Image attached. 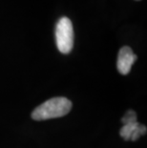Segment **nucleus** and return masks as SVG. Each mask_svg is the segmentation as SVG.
<instances>
[{"label":"nucleus","instance_id":"obj_1","mask_svg":"<svg viewBox=\"0 0 147 148\" xmlns=\"http://www.w3.org/2000/svg\"><path fill=\"white\" fill-rule=\"evenodd\" d=\"M71 109L72 102L67 97H53L36 107L32 113V118L34 121H46L50 119L60 118L67 115Z\"/></svg>","mask_w":147,"mask_h":148},{"label":"nucleus","instance_id":"obj_2","mask_svg":"<svg viewBox=\"0 0 147 148\" xmlns=\"http://www.w3.org/2000/svg\"><path fill=\"white\" fill-rule=\"evenodd\" d=\"M55 42L58 51L67 55L74 46V28L68 17H61L55 27Z\"/></svg>","mask_w":147,"mask_h":148},{"label":"nucleus","instance_id":"obj_3","mask_svg":"<svg viewBox=\"0 0 147 148\" xmlns=\"http://www.w3.org/2000/svg\"><path fill=\"white\" fill-rule=\"evenodd\" d=\"M137 60V56L133 53L132 49L128 46L122 47L118 56L117 67L118 72L121 75H128L130 73L131 68L134 62Z\"/></svg>","mask_w":147,"mask_h":148},{"label":"nucleus","instance_id":"obj_4","mask_svg":"<svg viewBox=\"0 0 147 148\" xmlns=\"http://www.w3.org/2000/svg\"><path fill=\"white\" fill-rule=\"evenodd\" d=\"M145 134H146V126L139 123L137 121L133 122V123L124 124L120 131V137H122L125 140H132V141H136Z\"/></svg>","mask_w":147,"mask_h":148},{"label":"nucleus","instance_id":"obj_5","mask_svg":"<svg viewBox=\"0 0 147 148\" xmlns=\"http://www.w3.org/2000/svg\"><path fill=\"white\" fill-rule=\"evenodd\" d=\"M136 121H137V114L133 110H128L122 116V119H121V122L123 123V125L128 123H133V122Z\"/></svg>","mask_w":147,"mask_h":148},{"label":"nucleus","instance_id":"obj_6","mask_svg":"<svg viewBox=\"0 0 147 148\" xmlns=\"http://www.w3.org/2000/svg\"><path fill=\"white\" fill-rule=\"evenodd\" d=\"M137 1H139V0H137Z\"/></svg>","mask_w":147,"mask_h":148}]
</instances>
